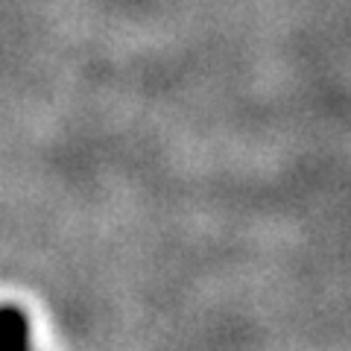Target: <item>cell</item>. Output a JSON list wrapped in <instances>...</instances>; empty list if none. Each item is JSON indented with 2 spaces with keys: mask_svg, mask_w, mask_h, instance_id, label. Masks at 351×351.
Instances as JSON below:
<instances>
[{
  "mask_svg": "<svg viewBox=\"0 0 351 351\" xmlns=\"http://www.w3.org/2000/svg\"><path fill=\"white\" fill-rule=\"evenodd\" d=\"M0 351H32L29 319L21 307H0Z\"/></svg>",
  "mask_w": 351,
  "mask_h": 351,
  "instance_id": "1",
  "label": "cell"
}]
</instances>
